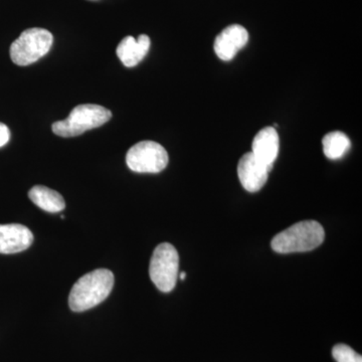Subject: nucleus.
Listing matches in <instances>:
<instances>
[{"mask_svg":"<svg viewBox=\"0 0 362 362\" xmlns=\"http://www.w3.org/2000/svg\"><path fill=\"white\" fill-rule=\"evenodd\" d=\"M114 275L107 269H98L78 279L71 288L69 305L71 310L83 312L102 303L110 294Z\"/></svg>","mask_w":362,"mask_h":362,"instance_id":"1","label":"nucleus"},{"mask_svg":"<svg viewBox=\"0 0 362 362\" xmlns=\"http://www.w3.org/2000/svg\"><path fill=\"white\" fill-rule=\"evenodd\" d=\"M325 233L322 226L315 221L295 223L278 233L272 240V249L280 254L312 251L322 244Z\"/></svg>","mask_w":362,"mask_h":362,"instance_id":"2","label":"nucleus"},{"mask_svg":"<svg viewBox=\"0 0 362 362\" xmlns=\"http://www.w3.org/2000/svg\"><path fill=\"white\" fill-rule=\"evenodd\" d=\"M112 118L110 110L95 104L78 105L65 120L52 124V132L59 137H76L86 131L103 126Z\"/></svg>","mask_w":362,"mask_h":362,"instance_id":"3","label":"nucleus"},{"mask_svg":"<svg viewBox=\"0 0 362 362\" xmlns=\"http://www.w3.org/2000/svg\"><path fill=\"white\" fill-rule=\"evenodd\" d=\"M54 37L45 28H28L23 32L13 45L9 54L11 61L18 66H30L39 61L51 49Z\"/></svg>","mask_w":362,"mask_h":362,"instance_id":"4","label":"nucleus"},{"mask_svg":"<svg viewBox=\"0 0 362 362\" xmlns=\"http://www.w3.org/2000/svg\"><path fill=\"white\" fill-rule=\"evenodd\" d=\"M180 270V256L175 247L168 243L159 245L154 250L150 261L149 275L153 284L161 292L175 289Z\"/></svg>","mask_w":362,"mask_h":362,"instance_id":"5","label":"nucleus"},{"mask_svg":"<svg viewBox=\"0 0 362 362\" xmlns=\"http://www.w3.org/2000/svg\"><path fill=\"white\" fill-rule=\"evenodd\" d=\"M126 163L134 173H161L168 164V151L157 142H139L128 150Z\"/></svg>","mask_w":362,"mask_h":362,"instance_id":"6","label":"nucleus"},{"mask_svg":"<svg viewBox=\"0 0 362 362\" xmlns=\"http://www.w3.org/2000/svg\"><path fill=\"white\" fill-rule=\"evenodd\" d=\"M271 170V168L258 160L252 152L245 154L238 164L240 183L249 192H257L262 189L268 180Z\"/></svg>","mask_w":362,"mask_h":362,"instance_id":"7","label":"nucleus"},{"mask_svg":"<svg viewBox=\"0 0 362 362\" xmlns=\"http://www.w3.org/2000/svg\"><path fill=\"white\" fill-rule=\"evenodd\" d=\"M249 42V33L244 26L232 25L226 28L214 40L216 56L223 61H232Z\"/></svg>","mask_w":362,"mask_h":362,"instance_id":"8","label":"nucleus"},{"mask_svg":"<svg viewBox=\"0 0 362 362\" xmlns=\"http://www.w3.org/2000/svg\"><path fill=\"white\" fill-rule=\"evenodd\" d=\"M33 233L20 223L0 225V254H16L32 246Z\"/></svg>","mask_w":362,"mask_h":362,"instance_id":"9","label":"nucleus"},{"mask_svg":"<svg viewBox=\"0 0 362 362\" xmlns=\"http://www.w3.org/2000/svg\"><path fill=\"white\" fill-rule=\"evenodd\" d=\"M280 148V140L274 127H265L255 136L252 144V153L262 163L273 168Z\"/></svg>","mask_w":362,"mask_h":362,"instance_id":"10","label":"nucleus"},{"mask_svg":"<svg viewBox=\"0 0 362 362\" xmlns=\"http://www.w3.org/2000/svg\"><path fill=\"white\" fill-rule=\"evenodd\" d=\"M150 39L148 35H139L137 40L134 37H126L121 40L117 47L116 52L118 58L127 68L137 66L148 54L150 49Z\"/></svg>","mask_w":362,"mask_h":362,"instance_id":"11","label":"nucleus"},{"mask_svg":"<svg viewBox=\"0 0 362 362\" xmlns=\"http://www.w3.org/2000/svg\"><path fill=\"white\" fill-rule=\"evenodd\" d=\"M28 197L35 206L47 213H59L66 207L64 197L56 190L44 187V185L33 187L28 192Z\"/></svg>","mask_w":362,"mask_h":362,"instance_id":"12","label":"nucleus"},{"mask_svg":"<svg viewBox=\"0 0 362 362\" xmlns=\"http://www.w3.org/2000/svg\"><path fill=\"white\" fill-rule=\"evenodd\" d=\"M323 152L331 160L342 158L351 147L349 136L340 131L328 133L323 137Z\"/></svg>","mask_w":362,"mask_h":362,"instance_id":"13","label":"nucleus"},{"mask_svg":"<svg viewBox=\"0 0 362 362\" xmlns=\"http://www.w3.org/2000/svg\"><path fill=\"white\" fill-rule=\"evenodd\" d=\"M333 358L337 362H362L361 354L346 344H337L332 349Z\"/></svg>","mask_w":362,"mask_h":362,"instance_id":"14","label":"nucleus"},{"mask_svg":"<svg viewBox=\"0 0 362 362\" xmlns=\"http://www.w3.org/2000/svg\"><path fill=\"white\" fill-rule=\"evenodd\" d=\"M11 139V131L6 124L0 122V147L4 146Z\"/></svg>","mask_w":362,"mask_h":362,"instance_id":"15","label":"nucleus"},{"mask_svg":"<svg viewBox=\"0 0 362 362\" xmlns=\"http://www.w3.org/2000/svg\"><path fill=\"white\" fill-rule=\"evenodd\" d=\"M180 278L181 280H185V279L187 278V273H185V272H181L180 274Z\"/></svg>","mask_w":362,"mask_h":362,"instance_id":"16","label":"nucleus"}]
</instances>
